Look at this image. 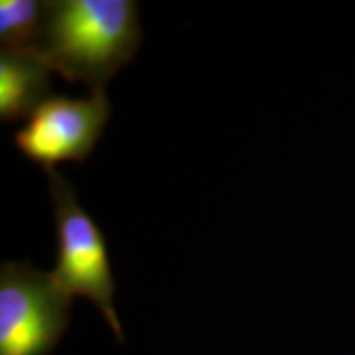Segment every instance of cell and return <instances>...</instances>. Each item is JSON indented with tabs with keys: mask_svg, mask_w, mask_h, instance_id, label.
<instances>
[{
	"mask_svg": "<svg viewBox=\"0 0 355 355\" xmlns=\"http://www.w3.org/2000/svg\"><path fill=\"white\" fill-rule=\"evenodd\" d=\"M73 298L28 261L0 268V355H50L68 329Z\"/></svg>",
	"mask_w": 355,
	"mask_h": 355,
	"instance_id": "3",
	"label": "cell"
},
{
	"mask_svg": "<svg viewBox=\"0 0 355 355\" xmlns=\"http://www.w3.org/2000/svg\"><path fill=\"white\" fill-rule=\"evenodd\" d=\"M53 71L35 53H0V119L3 123L28 119L50 99Z\"/></svg>",
	"mask_w": 355,
	"mask_h": 355,
	"instance_id": "5",
	"label": "cell"
},
{
	"mask_svg": "<svg viewBox=\"0 0 355 355\" xmlns=\"http://www.w3.org/2000/svg\"><path fill=\"white\" fill-rule=\"evenodd\" d=\"M110 117L105 92L91 97H50L15 133V145L44 171L64 162H84L104 132Z\"/></svg>",
	"mask_w": 355,
	"mask_h": 355,
	"instance_id": "4",
	"label": "cell"
},
{
	"mask_svg": "<svg viewBox=\"0 0 355 355\" xmlns=\"http://www.w3.org/2000/svg\"><path fill=\"white\" fill-rule=\"evenodd\" d=\"M46 2L2 0L0 2V42L2 50L33 53L42 33Z\"/></svg>",
	"mask_w": 355,
	"mask_h": 355,
	"instance_id": "6",
	"label": "cell"
},
{
	"mask_svg": "<svg viewBox=\"0 0 355 355\" xmlns=\"http://www.w3.org/2000/svg\"><path fill=\"white\" fill-rule=\"evenodd\" d=\"M55 209L58 260L51 277L69 298L83 296L97 306L119 340H123L114 306L115 282L101 229L83 209L78 194L58 171H48Z\"/></svg>",
	"mask_w": 355,
	"mask_h": 355,
	"instance_id": "2",
	"label": "cell"
},
{
	"mask_svg": "<svg viewBox=\"0 0 355 355\" xmlns=\"http://www.w3.org/2000/svg\"><path fill=\"white\" fill-rule=\"evenodd\" d=\"M140 40L139 8L132 0H55L46 2L33 53L66 81L104 92L135 56Z\"/></svg>",
	"mask_w": 355,
	"mask_h": 355,
	"instance_id": "1",
	"label": "cell"
}]
</instances>
